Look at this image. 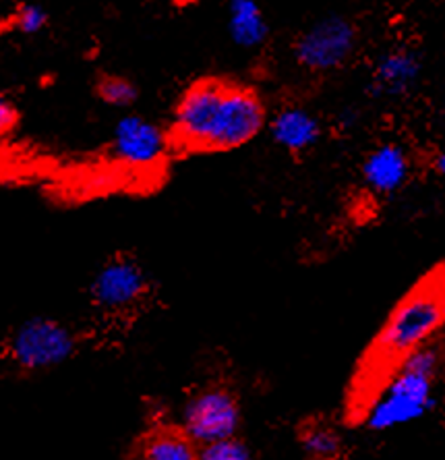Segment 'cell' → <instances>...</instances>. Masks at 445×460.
Segmentation results:
<instances>
[{"label": "cell", "instance_id": "7c38bea8", "mask_svg": "<svg viewBox=\"0 0 445 460\" xmlns=\"http://www.w3.org/2000/svg\"><path fill=\"white\" fill-rule=\"evenodd\" d=\"M137 460H199V444L183 429V425L156 423L139 436Z\"/></svg>", "mask_w": 445, "mask_h": 460}, {"label": "cell", "instance_id": "30bf717a", "mask_svg": "<svg viewBox=\"0 0 445 460\" xmlns=\"http://www.w3.org/2000/svg\"><path fill=\"white\" fill-rule=\"evenodd\" d=\"M269 133L275 144L290 154L309 152L319 144L321 123L311 111L302 106H286L269 120Z\"/></svg>", "mask_w": 445, "mask_h": 460}, {"label": "cell", "instance_id": "ba28073f", "mask_svg": "<svg viewBox=\"0 0 445 460\" xmlns=\"http://www.w3.org/2000/svg\"><path fill=\"white\" fill-rule=\"evenodd\" d=\"M114 158L131 168H152L170 152V137L164 128L139 114H125L112 131Z\"/></svg>", "mask_w": 445, "mask_h": 460}, {"label": "cell", "instance_id": "2e32d148", "mask_svg": "<svg viewBox=\"0 0 445 460\" xmlns=\"http://www.w3.org/2000/svg\"><path fill=\"white\" fill-rule=\"evenodd\" d=\"M9 22L13 30L23 33V36H36L48 25V13L36 3H23L17 6Z\"/></svg>", "mask_w": 445, "mask_h": 460}, {"label": "cell", "instance_id": "8992f818", "mask_svg": "<svg viewBox=\"0 0 445 460\" xmlns=\"http://www.w3.org/2000/svg\"><path fill=\"white\" fill-rule=\"evenodd\" d=\"M180 425L199 446L234 438L240 425L239 398L226 385H205L187 401Z\"/></svg>", "mask_w": 445, "mask_h": 460}, {"label": "cell", "instance_id": "52a82bcc", "mask_svg": "<svg viewBox=\"0 0 445 460\" xmlns=\"http://www.w3.org/2000/svg\"><path fill=\"white\" fill-rule=\"evenodd\" d=\"M150 293V280L137 260L117 255L98 270L92 280V303L104 314H125L139 307Z\"/></svg>", "mask_w": 445, "mask_h": 460}, {"label": "cell", "instance_id": "7a4b0ae2", "mask_svg": "<svg viewBox=\"0 0 445 460\" xmlns=\"http://www.w3.org/2000/svg\"><path fill=\"white\" fill-rule=\"evenodd\" d=\"M267 123L255 87L231 77H201L180 93L168 137L177 152H232L251 144Z\"/></svg>", "mask_w": 445, "mask_h": 460}, {"label": "cell", "instance_id": "4fadbf2b", "mask_svg": "<svg viewBox=\"0 0 445 460\" xmlns=\"http://www.w3.org/2000/svg\"><path fill=\"white\" fill-rule=\"evenodd\" d=\"M228 33L245 50L259 49L269 38V23L257 0H231L228 3Z\"/></svg>", "mask_w": 445, "mask_h": 460}, {"label": "cell", "instance_id": "277c9868", "mask_svg": "<svg viewBox=\"0 0 445 460\" xmlns=\"http://www.w3.org/2000/svg\"><path fill=\"white\" fill-rule=\"evenodd\" d=\"M75 350V332L52 317H30L19 323L4 342L6 361L25 374L57 367Z\"/></svg>", "mask_w": 445, "mask_h": 460}, {"label": "cell", "instance_id": "5bb4252c", "mask_svg": "<svg viewBox=\"0 0 445 460\" xmlns=\"http://www.w3.org/2000/svg\"><path fill=\"white\" fill-rule=\"evenodd\" d=\"M299 442L307 460H342L344 439L332 423L309 419L299 428Z\"/></svg>", "mask_w": 445, "mask_h": 460}, {"label": "cell", "instance_id": "6da1fadb", "mask_svg": "<svg viewBox=\"0 0 445 460\" xmlns=\"http://www.w3.org/2000/svg\"><path fill=\"white\" fill-rule=\"evenodd\" d=\"M445 261L437 263L396 303L380 332L361 357L348 388L346 412L353 423L362 419L386 390L406 358L443 330Z\"/></svg>", "mask_w": 445, "mask_h": 460}, {"label": "cell", "instance_id": "9a60e30c", "mask_svg": "<svg viewBox=\"0 0 445 460\" xmlns=\"http://www.w3.org/2000/svg\"><path fill=\"white\" fill-rule=\"evenodd\" d=\"M96 96L112 108H131L139 98V87L129 77L104 73L96 81Z\"/></svg>", "mask_w": 445, "mask_h": 460}, {"label": "cell", "instance_id": "3957f363", "mask_svg": "<svg viewBox=\"0 0 445 460\" xmlns=\"http://www.w3.org/2000/svg\"><path fill=\"white\" fill-rule=\"evenodd\" d=\"M440 365L441 353L433 342L410 355L369 409L362 425L371 431H386L429 412L435 407L433 382Z\"/></svg>", "mask_w": 445, "mask_h": 460}, {"label": "cell", "instance_id": "ac0fdd59", "mask_svg": "<svg viewBox=\"0 0 445 460\" xmlns=\"http://www.w3.org/2000/svg\"><path fill=\"white\" fill-rule=\"evenodd\" d=\"M19 125V111L11 98L0 93V137L9 135Z\"/></svg>", "mask_w": 445, "mask_h": 460}, {"label": "cell", "instance_id": "ffe728a7", "mask_svg": "<svg viewBox=\"0 0 445 460\" xmlns=\"http://www.w3.org/2000/svg\"><path fill=\"white\" fill-rule=\"evenodd\" d=\"M443 332H445V317H443Z\"/></svg>", "mask_w": 445, "mask_h": 460}, {"label": "cell", "instance_id": "e0dca14e", "mask_svg": "<svg viewBox=\"0 0 445 460\" xmlns=\"http://www.w3.org/2000/svg\"><path fill=\"white\" fill-rule=\"evenodd\" d=\"M199 460H253V455L249 446L234 436L199 446Z\"/></svg>", "mask_w": 445, "mask_h": 460}, {"label": "cell", "instance_id": "8fae6325", "mask_svg": "<svg viewBox=\"0 0 445 460\" xmlns=\"http://www.w3.org/2000/svg\"><path fill=\"white\" fill-rule=\"evenodd\" d=\"M423 75L421 57L414 50L397 49L377 60L373 71V90L377 96H404L419 84Z\"/></svg>", "mask_w": 445, "mask_h": 460}, {"label": "cell", "instance_id": "5b68a950", "mask_svg": "<svg viewBox=\"0 0 445 460\" xmlns=\"http://www.w3.org/2000/svg\"><path fill=\"white\" fill-rule=\"evenodd\" d=\"M359 49V27L344 15H327L299 33L292 54L309 73H334L346 66Z\"/></svg>", "mask_w": 445, "mask_h": 460}, {"label": "cell", "instance_id": "d6986e66", "mask_svg": "<svg viewBox=\"0 0 445 460\" xmlns=\"http://www.w3.org/2000/svg\"><path fill=\"white\" fill-rule=\"evenodd\" d=\"M433 168H435V172L440 174V177L445 181V150H441V152H437V154H435V158H433Z\"/></svg>", "mask_w": 445, "mask_h": 460}, {"label": "cell", "instance_id": "9c48e42d", "mask_svg": "<svg viewBox=\"0 0 445 460\" xmlns=\"http://www.w3.org/2000/svg\"><path fill=\"white\" fill-rule=\"evenodd\" d=\"M413 172L410 155L397 144H381L362 162V179L380 195H392L406 185Z\"/></svg>", "mask_w": 445, "mask_h": 460}]
</instances>
